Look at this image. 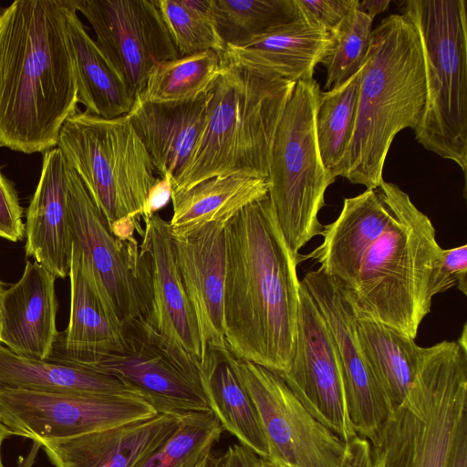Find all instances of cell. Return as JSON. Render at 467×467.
<instances>
[{"label": "cell", "instance_id": "cell-50", "mask_svg": "<svg viewBox=\"0 0 467 467\" xmlns=\"http://www.w3.org/2000/svg\"><path fill=\"white\" fill-rule=\"evenodd\" d=\"M6 7H2L0 5V18L3 16L4 13L5 12Z\"/></svg>", "mask_w": 467, "mask_h": 467}, {"label": "cell", "instance_id": "cell-17", "mask_svg": "<svg viewBox=\"0 0 467 467\" xmlns=\"http://www.w3.org/2000/svg\"><path fill=\"white\" fill-rule=\"evenodd\" d=\"M143 221L140 254L150 282V305L143 319L200 366L203 358L200 332L175 261L169 222L158 213Z\"/></svg>", "mask_w": 467, "mask_h": 467}, {"label": "cell", "instance_id": "cell-11", "mask_svg": "<svg viewBox=\"0 0 467 467\" xmlns=\"http://www.w3.org/2000/svg\"><path fill=\"white\" fill-rule=\"evenodd\" d=\"M279 467H342L347 442L312 416L275 371L233 355Z\"/></svg>", "mask_w": 467, "mask_h": 467}, {"label": "cell", "instance_id": "cell-6", "mask_svg": "<svg viewBox=\"0 0 467 467\" xmlns=\"http://www.w3.org/2000/svg\"><path fill=\"white\" fill-rule=\"evenodd\" d=\"M467 420V345L424 348L403 401L372 446L374 467H447Z\"/></svg>", "mask_w": 467, "mask_h": 467}, {"label": "cell", "instance_id": "cell-32", "mask_svg": "<svg viewBox=\"0 0 467 467\" xmlns=\"http://www.w3.org/2000/svg\"><path fill=\"white\" fill-rule=\"evenodd\" d=\"M220 71L221 53L214 50L178 57L156 66L139 94L157 103L192 100L209 92Z\"/></svg>", "mask_w": 467, "mask_h": 467}, {"label": "cell", "instance_id": "cell-26", "mask_svg": "<svg viewBox=\"0 0 467 467\" xmlns=\"http://www.w3.org/2000/svg\"><path fill=\"white\" fill-rule=\"evenodd\" d=\"M200 378L211 410L227 431L261 458H268L267 442L254 404L233 362L228 347L205 353Z\"/></svg>", "mask_w": 467, "mask_h": 467}, {"label": "cell", "instance_id": "cell-16", "mask_svg": "<svg viewBox=\"0 0 467 467\" xmlns=\"http://www.w3.org/2000/svg\"><path fill=\"white\" fill-rule=\"evenodd\" d=\"M301 283L333 336L352 425L358 436L373 444L392 409L360 349L357 315L339 285L319 270L306 273Z\"/></svg>", "mask_w": 467, "mask_h": 467}, {"label": "cell", "instance_id": "cell-4", "mask_svg": "<svg viewBox=\"0 0 467 467\" xmlns=\"http://www.w3.org/2000/svg\"><path fill=\"white\" fill-rule=\"evenodd\" d=\"M295 84L221 55L202 131L172 192L216 176L267 179L275 132Z\"/></svg>", "mask_w": 467, "mask_h": 467}, {"label": "cell", "instance_id": "cell-19", "mask_svg": "<svg viewBox=\"0 0 467 467\" xmlns=\"http://www.w3.org/2000/svg\"><path fill=\"white\" fill-rule=\"evenodd\" d=\"M396 184L383 181L375 189L346 198L338 217L323 225V242L303 259H314L317 269L348 290L355 281L361 259L382 234L393 212Z\"/></svg>", "mask_w": 467, "mask_h": 467}, {"label": "cell", "instance_id": "cell-3", "mask_svg": "<svg viewBox=\"0 0 467 467\" xmlns=\"http://www.w3.org/2000/svg\"><path fill=\"white\" fill-rule=\"evenodd\" d=\"M426 95L418 30L405 15H390L371 33L361 68L355 127L340 176L367 189L379 186L395 136L418 126Z\"/></svg>", "mask_w": 467, "mask_h": 467}, {"label": "cell", "instance_id": "cell-22", "mask_svg": "<svg viewBox=\"0 0 467 467\" xmlns=\"http://www.w3.org/2000/svg\"><path fill=\"white\" fill-rule=\"evenodd\" d=\"M68 326L58 332L49 357L90 367L124 348L123 327L100 296L85 258L73 242Z\"/></svg>", "mask_w": 467, "mask_h": 467}, {"label": "cell", "instance_id": "cell-48", "mask_svg": "<svg viewBox=\"0 0 467 467\" xmlns=\"http://www.w3.org/2000/svg\"><path fill=\"white\" fill-rule=\"evenodd\" d=\"M5 289L3 283L0 281V335L2 329V317H3V302Z\"/></svg>", "mask_w": 467, "mask_h": 467}, {"label": "cell", "instance_id": "cell-18", "mask_svg": "<svg viewBox=\"0 0 467 467\" xmlns=\"http://www.w3.org/2000/svg\"><path fill=\"white\" fill-rule=\"evenodd\" d=\"M228 222H213L185 236H172L175 261L196 317L203 357L209 350L227 348L223 306Z\"/></svg>", "mask_w": 467, "mask_h": 467}, {"label": "cell", "instance_id": "cell-36", "mask_svg": "<svg viewBox=\"0 0 467 467\" xmlns=\"http://www.w3.org/2000/svg\"><path fill=\"white\" fill-rule=\"evenodd\" d=\"M372 22L357 6L331 34L333 45L323 62L327 69V89L342 85L362 67L369 48Z\"/></svg>", "mask_w": 467, "mask_h": 467}, {"label": "cell", "instance_id": "cell-46", "mask_svg": "<svg viewBox=\"0 0 467 467\" xmlns=\"http://www.w3.org/2000/svg\"><path fill=\"white\" fill-rule=\"evenodd\" d=\"M198 467H223V458L211 452Z\"/></svg>", "mask_w": 467, "mask_h": 467}, {"label": "cell", "instance_id": "cell-21", "mask_svg": "<svg viewBox=\"0 0 467 467\" xmlns=\"http://www.w3.org/2000/svg\"><path fill=\"white\" fill-rule=\"evenodd\" d=\"M69 166L55 147L43 156L38 184L26 210V254L56 278L69 275L73 238L67 202Z\"/></svg>", "mask_w": 467, "mask_h": 467}, {"label": "cell", "instance_id": "cell-44", "mask_svg": "<svg viewBox=\"0 0 467 467\" xmlns=\"http://www.w3.org/2000/svg\"><path fill=\"white\" fill-rule=\"evenodd\" d=\"M389 4V0H358V8L374 19L377 15L386 11Z\"/></svg>", "mask_w": 467, "mask_h": 467}, {"label": "cell", "instance_id": "cell-10", "mask_svg": "<svg viewBox=\"0 0 467 467\" xmlns=\"http://www.w3.org/2000/svg\"><path fill=\"white\" fill-rule=\"evenodd\" d=\"M67 202L73 242L109 311L122 327L134 319L145 318L150 305L149 271L137 240L123 241L113 235L70 167Z\"/></svg>", "mask_w": 467, "mask_h": 467}, {"label": "cell", "instance_id": "cell-39", "mask_svg": "<svg viewBox=\"0 0 467 467\" xmlns=\"http://www.w3.org/2000/svg\"><path fill=\"white\" fill-rule=\"evenodd\" d=\"M22 213L13 184L0 171V238L11 242H18L24 238Z\"/></svg>", "mask_w": 467, "mask_h": 467}, {"label": "cell", "instance_id": "cell-14", "mask_svg": "<svg viewBox=\"0 0 467 467\" xmlns=\"http://www.w3.org/2000/svg\"><path fill=\"white\" fill-rule=\"evenodd\" d=\"M91 25L96 43L131 96L152 69L179 57L157 0H72Z\"/></svg>", "mask_w": 467, "mask_h": 467}, {"label": "cell", "instance_id": "cell-8", "mask_svg": "<svg viewBox=\"0 0 467 467\" xmlns=\"http://www.w3.org/2000/svg\"><path fill=\"white\" fill-rule=\"evenodd\" d=\"M56 147L110 232L128 220L140 222L148 192L159 177L127 115L106 119L77 110L63 123Z\"/></svg>", "mask_w": 467, "mask_h": 467}, {"label": "cell", "instance_id": "cell-24", "mask_svg": "<svg viewBox=\"0 0 467 467\" xmlns=\"http://www.w3.org/2000/svg\"><path fill=\"white\" fill-rule=\"evenodd\" d=\"M208 93L175 103H157L138 94L126 114L147 150L160 178L180 175L202 131Z\"/></svg>", "mask_w": 467, "mask_h": 467}, {"label": "cell", "instance_id": "cell-47", "mask_svg": "<svg viewBox=\"0 0 467 467\" xmlns=\"http://www.w3.org/2000/svg\"><path fill=\"white\" fill-rule=\"evenodd\" d=\"M12 436L9 430L6 428V426L3 423L1 418H0V467H4L3 461H2V445L5 439Z\"/></svg>", "mask_w": 467, "mask_h": 467}, {"label": "cell", "instance_id": "cell-45", "mask_svg": "<svg viewBox=\"0 0 467 467\" xmlns=\"http://www.w3.org/2000/svg\"><path fill=\"white\" fill-rule=\"evenodd\" d=\"M40 449V444L36 441H33L27 454L19 457L16 467H33Z\"/></svg>", "mask_w": 467, "mask_h": 467}, {"label": "cell", "instance_id": "cell-20", "mask_svg": "<svg viewBox=\"0 0 467 467\" xmlns=\"http://www.w3.org/2000/svg\"><path fill=\"white\" fill-rule=\"evenodd\" d=\"M182 416L157 413L73 438L36 442L55 467H136L179 429Z\"/></svg>", "mask_w": 467, "mask_h": 467}, {"label": "cell", "instance_id": "cell-12", "mask_svg": "<svg viewBox=\"0 0 467 467\" xmlns=\"http://www.w3.org/2000/svg\"><path fill=\"white\" fill-rule=\"evenodd\" d=\"M124 348L90 368L116 376L159 413L182 416L211 410L200 366L151 328L143 318L123 326Z\"/></svg>", "mask_w": 467, "mask_h": 467}, {"label": "cell", "instance_id": "cell-35", "mask_svg": "<svg viewBox=\"0 0 467 467\" xmlns=\"http://www.w3.org/2000/svg\"><path fill=\"white\" fill-rule=\"evenodd\" d=\"M157 5L179 57L224 50L211 14L210 0H157Z\"/></svg>", "mask_w": 467, "mask_h": 467}, {"label": "cell", "instance_id": "cell-34", "mask_svg": "<svg viewBox=\"0 0 467 467\" xmlns=\"http://www.w3.org/2000/svg\"><path fill=\"white\" fill-rule=\"evenodd\" d=\"M222 432L212 410L184 414L179 429L136 467H198Z\"/></svg>", "mask_w": 467, "mask_h": 467}, {"label": "cell", "instance_id": "cell-30", "mask_svg": "<svg viewBox=\"0 0 467 467\" xmlns=\"http://www.w3.org/2000/svg\"><path fill=\"white\" fill-rule=\"evenodd\" d=\"M360 349L391 409L409 391L424 348L409 335L371 317L356 319Z\"/></svg>", "mask_w": 467, "mask_h": 467}, {"label": "cell", "instance_id": "cell-15", "mask_svg": "<svg viewBox=\"0 0 467 467\" xmlns=\"http://www.w3.org/2000/svg\"><path fill=\"white\" fill-rule=\"evenodd\" d=\"M277 374L308 412L341 440L348 442L358 435L348 410L333 336L302 283L294 357L289 369Z\"/></svg>", "mask_w": 467, "mask_h": 467}, {"label": "cell", "instance_id": "cell-23", "mask_svg": "<svg viewBox=\"0 0 467 467\" xmlns=\"http://www.w3.org/2000/svg\"><path fill=\"white\" fill-rule=\"evenodd\" d=\"M56 277L38 263L26 261L21 278L5 289L0 343L30 358H47L58 336Z\"/></svg>", "mask_w": 467, "mask_h": 467}, {"label": "cell", "instance_id": "cell-27", "mask_svg": "<svg viewBox=\"0 0 467 467\" xmlns=\"http://www.w3.org/2000/svg\"><path fill=\"white\" fill-rule=\"evenodd\" d=\"M0 389L50 393L138 394L114 375L52 357L42 359L22 357L1 343Z\"/></svg>", "mask_w": 467, "mask_h": 467}, {"label": "cell", "instance_id": "cell-5", "mask_svg": "<svg viewBox=\"0 0 467 467\" xmlns=\"http://www.w3.org/2000/svg\"><path fill=\"white\" fill-rule=\"evenodd\" d=\"M441 250L431 220L396 185L388 225L363 255L353 285L343 289L357 317L415 339L431 311L430 287Z\"/></svg>", "mask_w": 467, "mask_h": 467}, {"label": "cell", "instance_id": "cell-1", "mask_svg": "<svg viewBox=\"0 0 467 467\" xmlns=\"http://www.w3.org/2000/svg\"><path fill=\"white\" fill-rule=\"evenodd\" d=\"M303 254L289 248L268 194L226 224L224 338L230 352L276 373L296 342Z\"/></svg>", "mask_w": 467, "mask_h": 467}, {"label": "cell", "instance_id": "cell-25", "mask_svg": "<svg viewBox=\"0 0 467 467\" xmlns=\"http://www.w3.org/2000/svg\"><path fill=\"white\" fill-rule=\"evenodd\" d=\"M332 45L330 32L301 17L245 43L225 46L221 55L296 83L314 78L316 66L323 64Z\"/></svg>", "mask_w": 467, "mask_h": 467}, {"label": "cell", "instance_id": "cell-28", "mask_svg": "<svg viewBox=\"0 0 467 467\" xmlns=\"http://www.w3.org/2000/svg\"><path fill=\"white\" fill-rule=\"evenodd\" d=\"M66 26L78 103H81L86 111L106 119L126 115L134 98L89 36L77 15L72 0H68Z\"/></svg>", "mask_w": 467, "mask_h": 467}, {"label": "cell", "instance_id": "cell-7", "mask_svg": "<svg viewBox=\"0 0 467 467\" xmlns=\"http://www.w3.org/2000/svg\"><path fill=\"white\" fill-rule=\"evenodd\" d=\"M402 14L418 30L426 104L413 130L425 149L467 168V20L464 0H407Z\"/></svg>", "mask_w": 467, "mask_h": 467}, {"label": "cell", "instance_id": "cell-2", "mask_svg": "<svg viewBox=\"0 0 467 467\" xmlns=\"http://www.w3.org/2000/svg\"><path fill=\"white\" fill-rule=\"evenodd\" d=\"M67 6L16 0L0 18V147L44 153L78 110Z\"/></svg>", "mask_w": 467, "mask_h": 467}, {"label": "cell", "instance_id": "cell-33", "mask_svg": "<svg viewBox=\"0 0 467 467\" xmlns=\"http://www.w3.org/2000/svg\"><path fill=\"white\" fill-rule=\"evenodd\" d=\"M210 5L225 46L245 43L301 18L296 0H210Z\"/></svg>", "mask_w": 467, "mask_h": 467}, {"label": "cell", "instance_id": "cell-43", "mask_svg": "<svg viewBox=\"0 0 467 467\" xmlns=\"http://www.w3.org/2000/svg\"><path fill=\"white\" fill-rule=\"evenodd\" d=\"M447 467H467V420L460 429Z\"/></svg>", "mask_w": 467, "mask_h": 467}, {"label": "cell", "instance_id": "cell-9", "mask_svg": "<svg viewBox=\"0 0 467 467\" xmlns=\"http://www.w3.org/2000/svg\"><path fill=\"white\" fill-rule=\"evenodd\" d=\"M313 78L298 81L285 105L271 152L268 196L281 232L296 254L323 225L317 215L335 180L322 163L315 131L320 92Z\"/></svg>", "mask_w": 467, "mask_h": 467}, {"label": "cell", "instance_id": "cell-29", "mask_svg": "<svg viewBox=\"0 0 467 467\" xmlns=\"http://www.w3.org/2000/svg\"><path fill=\"white\" fill-rule=\"evenodd\" d=\"M267 194V179L244 176H216L187 190L172 192L171 235L185 236L204 224L229 221Z\"/></svg>", "mask_w": 467, "mask_h": 467}, {"label": "cell", "instance_id": "cell-49", "mask_svg": "<svg viewBox=\"0 0 467 467\" xmlns=\"http://www.w3.org/2000/svg\"><path fill=\"white\" fill-rule=\"evenodd\" d=\"M257 467H279V466L276 465L275 463H274L273 462H271L268 459L261 458L260 457L259 461H258Z\"/></svg>", "mask_w": 467, "mask_h": 467}, {"label": "cell", "instance_id": "cell-38", "mask_svg": "<svg viewBox=\"0 0 467 467\" xmlns=\"http://www.w3.org/2000/svg\"><path fill=\"white\" fill-rule=\"evenodd\" d=\"M301 17L333 34L358 0H296Z\"/></svg>", "mask_w": 467, "mask_h": 467}, {"label": "cell", "instance_id": "cell-40", "mask_svg": "<svg viewBox=\"0 0 467 467\" xmlns=\"http://www.w3.org/2000/svg\"><path fill=\"white\" fill-rule=\"evenodd\" d=\"M172 181L173 178L170 174L161 178L159 177L148 192L142 209V219L157 213L171 200Z\"/></svg>", "mask_w": 467, "mask_h": 467}, {"label": "cell", "instance_id": "cell-42", "mask_svg": "<svg viewBox=\"0 0 467 467\" xmlns=\"http://www.w3.org/2000/svg\"><path fill=\"white\" fill-rule=\"evenodd\" d=\"M222 458L223 467H257L260 457L242 444H234Z\"/></svg>", "mask_w": 467, "mask_h": 467}, {"label": "cell", "instance_id": "cell-31", "mask_svg": "<svg viewBox=\"0 0 467 467\" xmlns=\"http://www.w3.org/2000/svg\"><path fill=\"white\" fill-rule=\"evenodd\" d=\"M361 68L342 85L327 91L320 90L317 101V148L324 168L334 180L340 176L355 127Z\"/></svg>", "mask_w": 467, "mask_h": 467}, {"label": "cell", "instance_id": "cell-41", "mask_svg": "<svg viewBox=\"0 0 467 467\" xmlns=\"http://www.w3.org/2000/svg\"><path fill=\"white\" fill-rule=\"evenodd\" d=\"M342 467H374L369 441L357 435L348 441Z\"/></svg>", "mask_w": 467, "mask_h": 467}, {"label": "cell", "instance_id": "cell-13", "mask_svg": "<svg viewBox=\"0 0 467 467\" xmlns=\"http://www.w3.org/2000/svg\"><path fill=\"white\" fill-rule=\"evenodd\" d=\"M159 413L134 393H50L0 389V418L12 436L63 440Z\"/></svg>", "mask_w": 467, "mask_h": 467}, {"label": "cell", "instance_id": "cell-37", "mask_svg": "<svg viewBox=\"0 0 467 467\" xmlns=\"http://www.w3.org/2000/svg\"><path fill=\"white\" fill-rule=\"evenodd\" d=\"M456 285L467 295V244L441 250L432 275L430 296L433 298Z\"/></svg>", "mask_w": 467, "mask_h": 467}]
</instances>
